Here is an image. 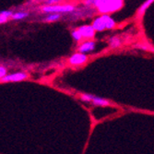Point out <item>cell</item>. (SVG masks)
Returning a JSON list of instances; mask_svg holds the SVG:
<instances>
[{
  "instance_id": "6da1fadb",
  "label": "cell",
  "mask_w": 154,
  "mask_h": 154,
  "mask_svg": "<svg viewBox=\"0 0 154 154\" xmlns=\"http://www.w3.org/2000/svg\"><path fill=\"white\" fill-rule=\"evenodd\" d=\"M124 0H94L93 5L102 14L116 12L122 8Z\"/></svg>"
},
{
  "instance_id": "7a4b0ae2",
  "label": "cell",
  "mask_w": 154,
  "mask_h": 154,
  "mask_svg": "<svg viewBox=\"0 0 154 154\" xmlns=\"http://www.w3.org/2000/svg\"><path fill=\"white\" fill-rule=\"evenodd\" d=\"M75 9V7L72 5H48L42 8L43 12L45 13H66L71 12Z\"/></svg>"
},
{
  "instance_id": "3957f363",
  "label": "cell",
  "mask_w": 154,
  "mask_h": 154,
  "mask_svg": "<svg viewBox=\"0 0 154 154\" xmlns=\"http://www.w3.org/2000/svg\"><path fill=\"white\" fill-rule=\"evenodd\" d=\"M80 100L86 103H91L93 105H97V106H108L111 104L109 101L103 99V98L91 94H82L80 96Z\"/></svg>"
},
{
  "instance_id": "277c9868",
  "label": "cell",
  "mask_w": 154,
  "mask_h": 154,
  "mask_svg": "<svg viewBox=\"0 0 154 154\" xmlns=\"http://www.w3.org/2000/svg\"><path fill=\"white\" fill-rule=\"evenodd\" d=\"M28 78V74L24 72H16L13 74H9L5 76L4 78L1 79L2 82H18L24 80L25 79Z\"/></svg>"
},
{
  "instance_id": "5b68a950",
  "label": "cell",
  "mask_w": 154,
  "mask_h": 154,
  "mask_svg": "<svg viewBox=\"0 0 154 154\" xmlns=\"http://www.w3.org/2000/svg\"><path fill=\"white\" fill-rule=\"evenodd\" d=\"M84 39H92L95 36L96 30L92 25H83L78 28Z\"/></svg>"
},
{
  "instance_id": "8992f818",
  "label": "cell",
  "mask_w": 154,
  "mask_h": 154,
  "mask_svg": "<svg viewBox=\"0 0 154 154\" xmlns=\"http://www.w3.org/2000/svg\"><path fill=\"white\" fill-rule=\"evenodd\" d=\"M88 60V57L85 54L83 53H80V52H78L74 54H72V57H69V63L71 65H74V66H79V65H82L84 63H86Z\"/></svg>"
},
{
  "instance_id": "52a82bcc",
  "label": "cell",
  "mask_w": 154,
  "mask_h": 154,
  "mask_svg": "<svg viewBox=\"0 0 154 154\" xmlns=\"http://www.w3.org/2000/svg\"><path fill=\"white\" fill-rule=\"evenodd\" d=\"M92 26L96 30V32H103L104 30H106V25H105V22H104V20H103V16L97 17L93 20Z\"/></svg>"
},
{
  "instance_id": "ba28073f",
  "label": "cell",
  "mask_w": 154,
  "mask_h": 154,
  "mask_svg": "<svg viewBox=\"0 0 154 154\" xmlns=\"http://www.w3.org/2000/svg\"><path fill=\"white\" fill-rule=\"evenodd\" d=\"M95 43L92 41H87L85 43H83L78 49V52H80V53H89V52H91L95 49Z\"/></svg>"
},
{
  "instance_id": "9c48e42d",
  "label": "cell",
  "mask_w": 154,
  "mask_h": 154,
  "mask_svg": "<svg viewBox=\"0 0 154 154\" xmlns=\"http://www.w3.org/2000/svg\"><path fill=\"white\" fill-rule=\"evenodd\" d=\"M13 14L14 13L10 10H2L0 12V23L4 24L5 22H7L9 18H12Z\"/></svg>"
},
{
  "instance_id": "30bf717a",
  "label": "cell",
  "mask_w": 154,
  "mask_h": 154,
  "mask_svg": "<svg viewBox=\"0 0 154 154\" xmlns=\"http://www.w3.org/2000/svg\"><path fill=\"white\" fill-rule=\"evenodd\" d=\"M103 18L104 20V22H105V25H106V29L108 30H111V29H113V28L116 26V22L115 20L112 19L108 14H103Z\"/></svg>"
},
{
  "instance_id": "8fae6325",
  "label": "cell",
  "mask_w": 154,
  "mask_h": 154,
  "mask_svg": "<svg viewBox=\"0 0 154 154\" xmlns=\"http://www.w3.org/2000/svg\"><path fill=\"white\" fill-rule=\"evenodd\" d=\"M154 2V0H146V1L142 4V6L139 8L138 11H137V15L138 16H142L143 14L146 12V10L149 8V7Z\"/></svg>"
},
{
  "instance_id": "7c38bea8",
  "label": "cell",
  "mask_w": 154,
  "mask_h": 154,
  "mask_svg": "<svg viewBox=\"0 0 154 154\" xmlns=\"http://www.w3.org/2000/svg\"><path fill=\"white\" fill-rule=\"evenodd\" d=\"M60 13H50L48 16H46L45 18V21L46 22H53V21H55L60 19Z\"/></svg>"
},
{
  "instance_id": "4fadbf2b",
  "label": "cell",
  "mask_w": 154,
  "mask_h": 154,
  "mask_svg": "<svg viewBox=\"0 0 154 154\" xmlns=\"http://www.w3.org/2000/svg\"><path fill=\"white\" fill-rule=\"evenodd\" d=\"M109 45H110V47H111V48H116V47H119L120 45H121V40H120L118 37H112V38L110 39Z\"/></svg>"
},
{
  "instance_id": "5bb4252c",
  "label": "cell",
  "mask_w": 154,
  "mask_h": 154,
  "mask_svg": "<svg viewBox=\"0 0 154 154\" xmlns=\"http://www.w3.org/2000/svg\"><path fill=\"white\" fill-rule=\"evenodd\" d=\"M28 16H29V13H27V12H17V13H14L13 15H12V18L13 20H23L25 18H27Z\"/></svg>"
},
{
  "instance_id": "9a60e30c",
  "label": "cell",
  "mask_w": 154,
  "mask_h": 154,
  "mask_svg": "<svg viewBox=\"0 0 154 154\" xmlns=\"http://www.w3.org/2000/svg\"><path fill=\"white\" fill-rule=\"evenodd\" d=\"M71 36L73 37V39H74L76 42H79V41H81V39H83V37H82L80 32L79 31V29L73 30V31L71 32Z\"/></svg>"
},
{
  "instance_id": "2e32d148",
  "label": "cell",
  "mask_w": 154,
  "mask_h": 154,
  "mask_svg": "<svg viewBox=\"0 0 154 154\" xmlns=\"http://www.w3.org/2000/svg\"><path fill=\"white\" fill-rule=\"evenodd\" d=\"M5 76H7V69L3 66H0V78L2 79Z\"/></svg>"
},
{
  "instance_id": "e0dca14e",
  "label": "cell",
  "mask_w": 154,
  "mask_h": 154,
  "mask_svg": "<svg viewBox=\"0 0 154 154\" xmlns=\"http://www.w3.org/2000/svg\"><path fill=\"white\" fill-rule=\"evenodd\" d=\"M62 0H45V3L47 5H53V4H55V3H58V2H61Z\"/></svg>"
}]
</instances>
